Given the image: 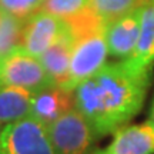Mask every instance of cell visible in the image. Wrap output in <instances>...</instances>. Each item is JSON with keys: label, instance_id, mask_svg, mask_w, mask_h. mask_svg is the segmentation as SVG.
Here are the masks:
<instances>
[{"label": "cell", "instance_id": "obj_3", "mask_svg": "<svg viewBox=\"0 0 154 154\" xmlns=\"http://www.w3.org/2000/svg\"><path fill=\"white\" fill-rule=\"evenodd\" d=\"M0 154H57L47 126L32 116L3 128Z\"/></svg>", "mask_w": 154, "mask_h": 154}, {"label": "cell", "instance_id": "obj_17", "mask_svg": "<svg viewBox=\"0 0 154 154\" xmlns=\"http://www.w3.org/2000/svg\"><path fill=\"white\" fill-rule=\"evenodd\" d=\"M150 121L154 123V97H153V103H151V110H150Z\"/></svg>", "mask_w": 154, "mask_h": 154}, {"label": "cell", "instance_id": "obj_4", "mask_svg": "<svg viewBox=\"0 0 154 154\" xmlns=\"http://www.w3.org/2000/svg\"><path fill=\"white\" fill-rule=\"evenodd\" d=\"M0 86H14L37 93L53 87L38 57L29 54L22 47L0 57Z\"/></svg>", "mask_w": 154, "mask_h": 154}, {"label": "cell", "instance_id": "obj_15", "mask_svg": "<svg viewBox=\"0 0 154 154\" xmlns=\"http://www.w3.org/2000/svg\"><path fill=\"white\" fill-rule=\"evenodd\" d=\"M88 5L90 0H44L40 10L64 19L84 10Z\"/></svg>", "mask_w": 154, "mask_h": 154}, {"label": "cell", "instance_id": "obj_16", "mask_svg": "<svg viewBox=\"0 0 154 154\" xmlns=\"http://www.w3.org/2000/svg\"><path fill=\"white\" fill-rule=\"evenodd\" d=\"M44 0H0V10L26 22L30 16L40 10Z\"/></svg>", "mask_w": 154, "mask_h": 154}, {"label": "cell", "instance_id": "obj_18", "mask_svg": "<svg viewBox=\"0 0 154 154\" xmlns=\"http://www.w3.org/2000/svg\"><path fill=\"white\" fill-rule=\"evenodd\" d=\"M154 0H141V3H143V5H147V3H153Z\"/></svg>", "mask_w": 154, "mask_h": 154}, {"label": "cell", "instance_id": "obj_12", "mask_svg": "<svg viewBox=\"0 0 154 154\" xmlns=\"http://www.w3.org/2000/svg\"><path fill=\"white\" fill-rule=\"evenodd\" d=\"M33 94L26 88L0 86V124H10L29 117L32 113Z\"/></svg>", "mask_w": 154, "mask_h": 154}, {"label": "cell", "instance_id": "obj_7", "mask_svg": "<svg viewBox=\"0 0 154 154\" xmlns=\"http://www.w3.org/2000/svg\"><path fill=\"white\" fill-rule=\"evenodd\" d=\"M141 9L143 6L107 23L106 40L109 54L120 60H126L133 54L140 37Z\"/></svg>", "mask_w": 154, "mask_h": 154}, {"label": "cell", "instance_id": "obj_8", "mask_svg": "<svg viewBox=\"0 0 154 154\" xmlns=\"http://www.w3.org/2000/svg\"><path fill=\"white\" fill-rule=\"evenodd\" d=\"M104 149L93 154H154V123L144 121L140 124L124 126L119 128Z\"/></svg>", "mask_w": 154, "mask_h": 154}, {"label": "cell", "instance_id": "obj_14", "mask_svg": "<svg viewBox=\"0 0 154 154\" xmlns=\"http://www.w3.org/2000/svg\"><path fill=\"white\" fill-rule=\"evenodd\" d=\"M90 9L106 23L144 6L141 0H90Z\"/></svg>", "mask_w": 154, "mask_h": 154}, {"label": "cell", "instance_id": "obj_11", "mask_svg": "<svg viewBox=\"0 0 154 154\" xmlns=\"http://www.w3.org/2000/svg\"><path fill=\"white\" fill-rule=\"evenodd\" d=\"M131 67L137 70L153 69L154 64V2L147 3L141 9V29L137 46L133 54L126 59Z\"/></svg>", "mask_w": 154, "mask_h": 154}, {"label": "cell", "instance_id": "obj_5", "mask_svg": "<svg viewBox=\"0 0 154 154\" xmlns=\"http://www.w3.org/2000/svg\"><path fill=\"white\" fill-rule=\"evenodd\" d=\"M107 56L109 47L106 40V27L76 38L66 90L73 91L82 82L100 70L106 64Z\"/></svg>", "mask_w": 154, "mask_h": 154}, {"label": "cell", "instance_id": "obj_9", "mask_svg": "<svg viewBox=\"0 0 154 154\" xmlns=\"http://www.w3.org/2000/svg\"><path fill=\"white\" fill-rule=\"evenodd\" d=\"M72 109H74V93L53 86L33 94L30 116L49 126Z\"/></svg>", "mask_w": 154, "mask_h": 154}, {"label": "cell", "instance_id": "obj_2", "mask_svg": "<svg viewBox=\"0 0 154 154\" xmlns=\"http://www.w3.org/2000/svg\"><path fill=\"white\" fill-rule=\"evenodd\" d=\"M50 140L57 154H93L97 134L76 107L47 126Z\"/></svg>", "mask_w": 154, "mask_h": 154}, {"label": "cell", "instance_id": "obj_6", "mask_svg": "<svg viewBox=\"0 0 154 154\" xmlns=\"http://www.w3.org/2000/svg\"><path fill=\"white\" fill-rule=\"evenodd\" d=\"M66 32L67 23L63 17L38 10L24 22L20 47L29 54L40 57Z\"/></svg>", "mask_w": 154, "mask_h": 154}, {"label": "cell", "instance_id": "obj_13", "mask_svg": "<svg viewBox=\"0 0 154 154\" xmlns=\"http://www.w3.org/2000/svg\"><path fill=\"white\" fill-rule=\"evenodd\" d=\"M24 22L0 10V57L20 47Z\"/></svg>", "mask_w": 154, "mask_h": 154}, {"label": "cell", "instance_id": "obj_10", "mask_svg": "<svg viewBox=\"0 0 154 154\" xmlns=\"http://www.w3.org/2000/svg\"><path fill=\"white\" fill-rule=\"evenodd\" d=\"M73 47H74V38L67 27L66 33L38 57V60L46 70L49 79L51 80L53 86L66 88Z\"/></svg>", "mask_w": 154, "mask_h": 154}, {"label": "cell", "instance_id": "obj_1", "mask_svg": "<svg viewBox=\"0 0 154 154\" xmlns=\"http://www.w3.org/2000/svg\"><path fill=\"white\" fill-rule=\"evenodd\" d=\"M151 74L153 69L137 70L126 60L106 63L73 90L74 107L99 138L113 134L141 110Z\"/></svg>", "mask_w": 154, "mask_h": 154}, {"label": "cell", "instance_id": "obj_19", "mask_svg": "<svg viewBox=\"0 0 154 154\" xmlns=\"http://www.w3.org/2000/svg\"><path fill=\"white\" fill-rule=\"evenodd\" d=\"M2 131H3V128H2V124H0V140H2ZM0 150H2V146H0Z\"/></svg>", "mask_w": 154, "mask_h": 154}]
</instances>
